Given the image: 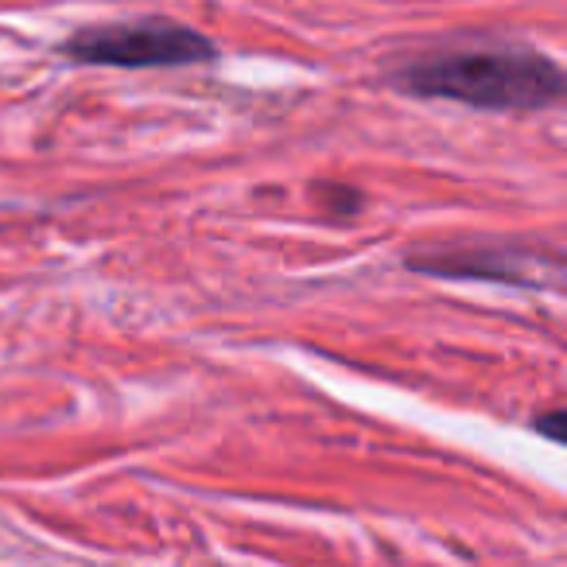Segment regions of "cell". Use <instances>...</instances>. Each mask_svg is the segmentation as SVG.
I'll return each mask as SVG.
<instances>
[{"label":"cell","instance_id":"6da1fadb","mask_svg":"<svg viewBox=\"0 0 567 567\" xmlns=\"http://www.w3.org/2000/svg\"><path fill=\"white\" fill-rule=\"evenodd\" d=\"M401 86L409 94L463 102L474 110H548L564 94V74L540 51H458L409 66Z\"/></svg>","mask_w":567,"mask_h":567},{"label":"cell","instance_id":"3957f363","mask_svg":"<svg viewBox=\"0 0 567 567\" xmlns=\"http://www.w3.org/2000/svg\"><path fill=\"white\" fill-rule=\"evenodd\" d=\"M533 252L520 249H463V252H440L435 265H420L432 268V272H447V276H497V280H525L517 272L520 265H533Z\"/></svg>","mask_w":567,"mask_h":567},{"label":"cell","instance_id":"7a4b0ae2","mask_svg":"<svg viewBox=\"0 0 567 567\" xmlns=\"http://www.w3.org/2000/svg\"><path fill=\"white\" fill-rule=\"evenodd\" d=\"M66 55L74 63L94 66H187L214 59V43L198 32L172 20H136V24H113V28H90L66 43Z\"/></svg>","mask_w":567,"mask_h":567}]
</instances>
